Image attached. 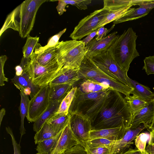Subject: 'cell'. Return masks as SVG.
I'll return each instance as SVG.
<instances>
[{
  "label": "cell",
  "mask_w": 154,
  "mask_h": 154,
  "mask_svg": "<svg viewBox=\"0 0 154 154\" xmlns=\"http://www.w3.org/2000/svg\"><path fill=\"white\" fill-rule=\"evenodd\" d=\"M116 141L103 138H97L89 140L84 144L90 147H111Z\"/></svg>",
  "instance_id": "cell-36"
},
{
  "label": "cell",
  "mask_w": 154,
  "mask_h": 154,
  "mask_svg": "<svg viewBox=\"0 0 154 154\" xmlns=\"http://www.w3.org/2000/svg\"><path fill=\"white\" fill-rule=\"evenodd\" d=\"M145 150L149 154H154V143L148 142V144L146 146Z\"/></svg>",
  "instance_id": "cell-47"
},
{
  "label": "cell",
  "mask_w": 154,
  "mask_h": 154,
  "mask_svg": "<svg viewBox=\"0 0 154 154\" xmlns=\"http://www.w3.org/2000/svg\"><path fill=\"white\" fill-rule=\"evenodd\" d=\"M74 85L72 84H63L49 85L50 102L61 103Z\"/></svg>",
  "instance_id": "cell-23"
},
{
  "label": "cell",
  "mask_w": 154,
  "mask_h": 154,
  "mask_svg": "<svg viewBox=\"0 0 154 154\" xmlns=\"http://www.w3.org/2000/svg\"><path fill=\"white\" fill-rule=\"evenodd\" d=\"M66 30L65 28L57 33L51 37L49 39L47 44L44 46H42L39 43H38L35 49V52H39L42 51L47 48L55 46L59 42V40Z\"/></svg>",
  "instance_id": "cell-35"
},
{
  "label": "cell",
  "mask_w": 154,
  "mask_h": 154,
  "mask_svg": "<svg viewBox=\"0 0 154 154\" xmlns=\"http://www.w3.org/2000/svg\"><path fill=\"white\" fill-rule=\"evenodd\" d=\"M22 68L32 82L41 87L49 85L62 67L58 63L51 65L43 66L30 60Z\"/></svg>",
  "instance_id": "cell-6"
},
{
  "label": "cell",
  "mask_w": 154,
  "mask_h": 154,
  "mask_svg": "<svg viewBox=\"0 0 154 154\" xmlns=\"http://www.w3.org/2000/svg\"><path fill=\"white\" fill-rule=\"evenodd\" d=\"M57 47V62L65 68L79 69L88 51L82 40L62 41Z\"/></svg>",
  "instance_id": "cell-5"
},
{
  "label": "cell",
  "mask_w": 154,
  "mask_h": 154,
  "mask_svg": "<svg viewBox=\"0 0 154 154\" xmlns=\"http://www.w3.org/2000/svg\"><path fill=\"white\" fill-rule=\"evenodd\" d=\"M128 128L120 127L92 130L90 132L89 140L97 138H103L110 140H117L121 138Z\"/></svg>",
  "instance_id": "cell-19"
},
{
  "label": "cell",
  "mask_w": 154,
  "mask_h": 154,
  "mask_svg": "<svg viewBox=\"0 0 154 154\" xmlns=\"http://www.w3.org/2000/svg\"><path fill=\"white\" fill-rule=\"evenodd\" d=\"M153 102L154 105V98L153 100ZM150 132H154V116L152 123L149 126L148 129H147Z\"/></svg>",
  "instance_id": "cell-51"
},
{
  "label": "cell",
  "mask_w": 154,
  "mask_h": 154,
  "mask_svg": "<svg viewBox=\"0 0 154 154\" xmlns=\"http://www.w3.org/2000/svg\"><path fill=\"white\" fill-rule=\"evenodd\" d=\"M94 62L108 75L127 85V72L124 71L108 51L90 57Z\"/></svg>",
  "instance_id": "cell-7"
},
{
  "label": "cell",
  "mask_w": 154,
  "mask_h": 154,
  "mask_svg": "<svg viewBox=\"0 0 154 154\" xmlns=\"http://www.w3.org/2000/svg\"><path fill=\"white\" fill-rule=\"evenodd\" d=\"M58 1L56 9L59 14L60 15H62L65 11V8L67 4L64 0H50L49 1L54 2Z\"/></svg>",
  "instance_id": "cell-45"
},
{
  "label": "cell",
  "mask_w": 154,
  "mask_h": 154,
  "mask_svg": "<svg viewBox=\"0 0 154 154\" xmlns=\"http://www.w3.org/2000/svg\"><path fill=\"white\" fill-rule=\"evenodd\" d=\"M61 154H64V152L62 153Z\"/></svg>",
  "instance_id": "cell-55"
},
{
  "label": "cell",
  "mask_w": 154,
  "mask_h": 154,
  "mask_svg": "<svg viewBox=\"0 0 154 154\" xmlns=\"http://www.w3.org/2000/svg\"><path fill=\"white\" fill-rule=\"evenodd\" d=\"M110 90L85 93L81 91L77 88L69 113H80L88 118L92 123L103 106Z\"/></svg>",
  "instance_id": "cell-4"
},
{
  "label": "cell",
  "mask_w": 154,
  "mask_h": 154,
  "mask_svg": "<svg viewBox=\"0 0 154 154\" xmlns=\"http://www.w3.org/2000/svg\"><path fill=\"white\" fill-rule=\"evenodd\" d=\"M89 79L108 85L113 89L125 95L126 97L129 96L134 90L130 86L122 83L110 76L96 77Z\"/></svg>",
  "instance_id": "cell-22"
},
{
  "label": "cell",
  "mask_w": 154,
  "mask_h": 154,
  "mask_svg": "<svg viewBox=\"0 0 154 154\" xmlns=\"http://www.w3.org/2000/svg\"><path fill=\"white\" fill-rule=\"evenodd\" d=\"M150 134L147 133H142L137 135L134 140L136 147L141 153L145 150L147 141H149Z\"/></svg>",
  "instance_id": "cell-37"
},
{
  "label": "cell",
  "mask_w": 154,
  "mask_h": 154,
  "mask_svg": "<svg viewBox=\"0 0 154 154\" xmlns=\"http://www.w3.org/2000/svg\"><path fill=\"white\" fill-rule=\"evenodd\" d=\"M58 133L46 122L35 134L34 137L35 144H38L41 142L53 137Z\"/></svg>",
  "instance_id": "cell-30"
},
{
  "label": "cell",
  "mask_w": 154,
  "mask_h": 154,
  "mask_svg": "<svg viewBox=\"0 0 154 154\" xmlns=\"http://www.w3.org/2000/svg\"><path fill=\"white\" fill-rule=\"evenodd\" d=\"M117 33L114 32L98 41L93 39L85 46L88 50L86 54L91 57L107 51L119 36Z\"/></svg>",
  "instance_id": "cell-14"
},
{
  "label": "cell",
  "mask_w": 154,
  "mask_h": 154,
  "mask_svg": "<svg viewBox=\"0 0 154 154\" xmlns=\"http://www.w3.org/2000/svg\"><path fill=\"white\" fill-rule=\"evenodd\" d=\"M64 154H86L84 147L77 145L65 151Z\"/></svg>",
  "instance_id": "cell-43"
},
{
  "label": "cell",
  "mask_w": 154,
  "mask_h": 154,
  "mask_svg": "<svg viewBox=\"0 0 154 154\" xmlns=\"http://www.w3.org/2000/svg\"><path fill=\"white\" fill-rule=\"evenodd\" d=\"M137 37L132 28L129 27L119 35L107 50L121 69L126 72L133 60L140 56L136 48Z\"/></svg>",
  "instance_id": "cell-3"
},
{
  "label": "cell",
  "mask_w": 154,
  "mask_h": 154,
  "mask_svg": "<svg viewBox=\"0 0 154 154\" xmlns=\"http://www.w3.org/2000/svg\"><path fill=\"white\" fill-rule=\"evenodd\" d=\"M62 131H60L53 137L39 143L36 149L38 153L42 154H50L60 137Z\"/></svg>",
  "instance_id": "cell-29"
},
{
  "label": "cell",
  "mask_w": 154,
  "mask_h": 154,
  "mask_svg": "<svg viewBox=\"0 0 154 154\" xmlns=\"http://www.w3.org/2000/svg\"><path fill=\"white\" fill-rule=\"evenodd\" d=\"M79 74L80 80L96 77L110 76L99 67L87 54L79 68Z\"/></svg>",
  "instance_id": "cell-15"
},
{
  "label": "cell",
  "mask_w": 154,
  "mask_h": 154,
  "mask_svg": "<svg viewBox=\"0 0 154 154\" xmlns=\"http://www.w3.org/2000/svg\"><path fill=\"white\" fill-rule=\"evenodd\" d=\"M39 37H33L29 35L27 37L25 44L22 48L23 57L27 60H30V57L38 43Z\"/></svg>",
  "instance_id": "cell-34"
},
{
  "label": "cell",
  "mask_w": 154,
  "mask_h": 154,
  "mask_svg": "<svg viewBox=\"0 0 154 154\" xmlns=\"http://www.w3.org/2000/svg\"><path fill=\"white\" fill-rule=\"evenodd\" d=\"M115 24H113L112 27L109 29L104 27V26L100 27L97 29V34L95 39L97 41H98L106 35L114 27Z\"/></svg>",
  "instance_id": "cell-44"
},
{
  "label": "cell",
  "mask_w": 154,
  "mask_h": 154,
  "mask_svg": "<svg viewBox=\"0 0 154 154\" xmlns=\"http://www.w3.org/2000/svg\"><path fill=\"white\" fill-rule=\"evenodd\" d=\"M77 82L79 83L76 86L78 89L83 93L106 91L113 90L108 85L90 79H80Z\"/></svg>",
  "instance_id": "cell-21"
},
{
  "label": "cell",
  "mask_w": 154,
  "mask_h": 154,
  "mask_svg": "<svg viewBox=\"0 0 154 154\" xmlns=\"http://www.w3.org/2000/svg\"><path fill=\"white\" fill-rule=\"evenodd\" d=\"M154 116L153 100L133 116L129 128H136L142 123L147 129L152 122Z\"/></svg>",
  "instance_id": "cell-16"
},
{
  "label": "cell",
  "mask_w": 154,
  "mask_h": 154,
  "mask_svg": "<svg viewBox=\"0 0 154 154\" xmlns=\"http://www.w3.org/2000/svg\"><path fill=\"white\" fill-rule=\"evenodd\" d=\"M127 80L129 86L134 89L131 94L138 96L148 103L153 100L154 93L149 88L132 79L128 76L127 77Z\"/></svg>",
  "instance_id": "cell-24"
},
{
  "label": "cell",
  "mask_w": 154,
  "mask_h": 154,
  "mask_svg": "<svg viewBox=\"0 0 154 154\" xmlns=\"http://www.w3.org/2000/svg\"><path fill=\"white\" fill-rule=\"evenodd\" d=\"M138 0H104L103 8L109 11H115L137 2Z\"/></svg>",
  "instance_id": "cell-33"
},
{
  "label": "cell",
  "mask_w": 154,
  "mask_h": 154,
  "mask_svg": "<svg viewBox=\"0 0 154 154\" xmlns=\"http://www.w3.org/2000/svg\"><path fill=\"white\" fill-rule=\"evenodd\" d=\"M20 91L21 100L19 110L21 117V123L20 130V140H21L22 136L26 133L24 122L25 117H26L28 114L29 100L28 95L25 94L21 91Z\"/></svg>",
  "instance_id": "cell-28"
},
{
  "label": "cell",
  "mask_w": 154,
  "mask_h": 154,
  "mask_svg": "<svg viewBox=\"0 0 154 154\" xmlns=\"http://www.w3.org/2000/svg\"><path fill=\"white\" fill-rule=\"evenodd\" d=\"M109 11L103 8L94 11L79 22L69 37L72 40H77L87 36L94 31Z\"/></svg>",
  "instance_id": "cell-8"
},
{
  "label": "cell",
  "mask_w": 154,
  "mask_h": 154,
  "mask_svg": "<svg viewBox=\"0 0 154 154\" xmlns=\"http://www.w3.org/2000/svg\"><path fill=\"white\" fill-rule=\"evenodd\" d=\"M97 29L94 31L82 40L85 46L93 39L94 37L97 35Z\"/></svg>",
  "instance_id": "cell-46"
},
{
  "label": "cell",
  "mask_w": 154,
  "mask_h": 154,
  "mask_svg": "<svg viewBox=\"0 0 154 154\" xmlns=\"http://www.w3.org/2000/svg\"><path fill=\"white\" fill-rule=\"evenodd\" d=\"M79 69L61 68L49 83L50 86L63 84H75L80 80Z\"/></svg>",
  "instance_id": "cell-20"
},
{
  "label": "cell",
  "mask_w": 154,
  "mask_h": 154,
  "mask_svg": "<svg viewBox=\"0 0 154 154\" xmlns=\"http://www.w3.org/2000/svg\"><path fill=\"white\" fill-rule=\"evenodd\" d=\"M141 154H149L148 153L146 150H145L144 152L142 153Z\"/></svg>",
  "instance_id": "cell-53"
},
{
  "label": "cell",
  "mask_w": 154,
  "mask_h": 154,
  "mask_svg": "<svg viewBox=\"0 0 154 154\" xmlns=\"http://www.w3.org/2000/svg\"><path fill=\"white\" fill-rule=\"evenodd\" d=\"M143 62L142 69L144 70L148 75L154 74V55L145 57Z\"/></svg>",
  "instance_id": "cell-39"
},
{
  "label": "cell",
  "mask_w": 154,
  "mask_h": 154,
  "mask_svg": "<svg viewBox=\"0 0 154 154\" xmlns=\"http://www.w3.org/2000/svg\"><path fill=\"white\" fill-rule=\"evenodd\" d=\"M69 113L70 128L83 145L89 140L90 132L92 130L91 121L88 118L80 113L74 112Z\"/></svg>",
  "instance_id": "cell-10"
},
{
  "label": "cell",
  "mask_w": 154,
  "mask_h": 154,
  "mask_svg": "<svg viewBox=\"0 0 154 154\" xmlns=\"http://www.w3.org/2000/svg\"><path fill=\"white\" fill-rule=\"evenodd\" d=\"M86 154H110L111 147H90L85 144L82 146Z\"/></svg>",
  "instance_id": "cell-38"
},
{
  "label": "cell",
  "mask_w": 154,
  "mask_h": 154,
  "mask_svg": "<svg viewBox=\"0 0 154 154\" xmlns=\"http://www.w3.org/2000/svg\"><path fill=\"white\" fill-rule=\"evenodd\" d=\"M143 124L136 128L128 127L122 137L116 141L111 146L110 154H121L132 145L133 141L143 130L145 128Z\"/></svg>",
  "instance_id": "cell-11"
},
{
  "label": "cell",
  "mask_w": 154,
  "mask_h": 154,
  "mask_svg": "<svg viewBox=\"0 0 154 154\" xmlns=\"http://www.w3.org/2000/svg\"><path fill=\"white\" fill-rule=\"evenodd\" d=\"M6 130L7 133L10 134L11 137L14 150V154H21L20 146V144H18L17 142L12 129L9 127H8L6 128Z\"/></svg>",
  "instance_id": "cell-42"
},
{
  "label": "cell",
  "mask_w": 154,
  "mask_h": 154,
  "mask_svg": "<svg viewBox=\"0 0 154 154\" xmlns=\"http://www.w3.org/2000/svg\"><path fill=\"white\" fill-rule=\"evenodd\" d=\"M11 81L20 91L29 96L31 99L37 93L41 88L34 84L24 71L21 75H15Z\"/></svg>",
  "instance_id": "cell-17"
},
{
  "label": "cell",
  "mask_w": 154,
  "mask_h": 154,
  "mask_svg": "<svg viewBox=\"0 0 154 154\" xmlns=\"http://www.w3.org/2000/svg\"><path fill=\"white\" fill-rule=\"evenodd\" d=\"M77 145H83L73 134L69 124L62 131L60 137L50 154H61Z\"/></svg>",
  "instance_id": "cell-12"
},
{
  "label": "cell",
  "mask_w": 154,
  "mask_h": 154,
  "mask_svg": "<svg viewBox=\"0 0 154 154\" xmlns=\"http://www.w3.org/2000/svg\"><path fill=\"white\" fill-rule=\"evenodd\" d=\"M128 103L133 116L146 106L148 103L138 96L133 95L125 98Z\"/></svg>",
  "instance_id": "cell-31"
},
{
  "label": "cell",
  "mask_w": 154,
  "mask_h": 154,
  "mask_svg": "<svg viewBox=\"0 0 154 154\" xmlns=\"http://www.w3.org/2000/svg\"><path fill=\"white\" fill-rule=\"evenodd\" d=\"M150 138L149 142H152L154 143V132H150Z\"/></svg>",
  "instance_id": "cell-52"
},
{
  "label": "cell",
  "mask_w": 154,
  "mask_h": 154,
  "mask_svg": "<svg viewBox=\"0 0 154 154\" xmlns=\"http://www.w3.org/2000/svg\"><path fill=\"white\" fill-rule=\"evenodd\" d=\"M132 117L125 98L118 91L111 90L103 106L92 123V130L129 127Z\"/></svg>",
  "instance_id": "cell-1"
},
{
  "label": "cell",
  "mask_w": 154,
  "mask_h": 154,
  "mask_svg": "<svg viewBox=\"0 0 154 154\" xmlns=\"http://www.w3.org/2000/svg\"><path fill=\"white\" fill-rule=\"evenodd\" d=\"M16 75L19 76L21 75L23 73V70L22 67L20 65L17 66L15 67Z\"/></svg>",
  "instance_id": "cell-49"
},
{
  "label": "cell",
  "mask_w": 154,
  "mask_h": 154,
  "mask_svg": "<svg viewBox=\"0 0 154 154\" xmlns=\"http://www.w3.org/2000/svg\"><path fill=\"white\" fill-rule=\"evenodd\" d=\"M5 114V110L4 108L2 109L0 112V126H1L2 119Z\"/></svg>",
  "instance_id": "cell-50"
},
{
  "label": "cell",
  "mask_w": 154,
  "mask_h": 154,
  "mask_svg": "<svg viewBox=\"0 0 154 154\" xmlns=\"http://www.w3.org/2000/svg\"><path fill=\"white\" fill-rule=\"evenodd\" d=\"M36 154H40V153H37Z\"/></svg>",
  "instance_id": "cell-54"
},
{
  "label": "cell",
  "mask_w": 154,
  "mask_h": 154,
  "mask_svg": "<svg viewBox=\"0 0 154 154\" xmlns=\"http://www.w3.org/2000/svg\"><path fill=\"white\" fill-rule=\"evenodd\" d=\"M70 114L63 115L56 113L46 122L56 132L58 133L69 124Z\"/></svg>",
  "instance_id": "cell-27"
},
{
  "label": "cell",
  "mask_w": 154,
  "mask_h": 154,
  "mask_svg": "<svg viewBox=\"0 0 154 154\" xmlns=\"http://www.w3.org/2000/svg\"><path fill=\"white\" fill-rule=\"evenodd\" d=\"M30 59L43 66H50L57 63H58L57 45L48 48L42 51H34L30 57Z\"/></svg>",
  "instance_id": "cell-18"
},
{
  "label": "cell",
  "mask_w": 154,
  "mask_h": 154,
  "mask_svg": "<svg viewBox=\"0 0 154 154\" xmlns=\"http://www.w3.org/2000/svg\"><path fill=\"white\" fill-rule=\"evenodd\" d=\"M49 88V85L41 87L37 93L29 100L26 117L29 122H34L47 109L50 103Z\"/></svg>",
  "instance_id": "cell-9"
},
{
  "label": "cell",
  "mask_w": 154,
  "mask_h": 154,
  "mask_svg": "<svg viewBox=\"0 0 154 154\" xmlns=\"http://www.w3.org/2000/svg\"><path fill=\"white\" fill-rule=\"evenodd\" d=\"M141 152L136 147L134 149L130 148L121 154H141Z\"/></svg>",
  "instance_id": "cell-48"
},
{
  "label": "cell",
  "mask_w": 154,
  "mask_h": 154,
  "mask_svg": "<svg viewBox=\"0 0 154 154\" xmlns=\"http://www.w3.org/2000/svg\"><path fill=\"white\" fill-rule=\"evenodd\" d=\"M140 1V0H138L137 2L135 3L131 4L116 10L109 11L94 29V31L122 17L128 12L133 6L138 5Z\"/></svg>",
  "instance_id": "cell-26"
},
{
  "label": "cell",
  "mask_w": 154,
  "mask_h": 154,
  "mask_svg": "<svg viewBox=\"0 0 154 154\" xmlns=\"http://www.w3.org/2000/svg\"><path fill=\"white\" fill-rule=\"evenodd\" d=\"M7 59L5 55H2L0 57V86L5 85L4 82H8V79L5 76L4 72V66L5 63Z\"/></svg>",
  "instance_id": "cell-41"
},
{
  "label": "cell",
  "mask_w": 154,
  "mask_h": 154,
  "mask_svg": "<svg viewBox=\"0 0 154 154\" xmlns=\"http://www.w3.org/2000/svg\"><path fill=\"white\" fill-rule=\"evenodd\" d=\"M61 103L50 102L46 110L41 114L38 119L34 122L33 130L37 132L43 125L58 111Z\"/></svg>",
  "instance_id": "cell-25"
},
{
  "label": "cell",
  "mask_w": 154,
  "mask_h": 154,
  "mask_svg": "<svg viewBox=\"0 0 154 154\" xmlns=\"http://www.w3.org/2000/svg\"><path fill=\"white\" fill-rule=\"evenodd\" d=\"M77 89V86H73L61 102L58 109L56 113L63 115H67L69 113V109Z\"/></svg>",
  "instance_id": "cell-32"
},
{
  "label": "cell",
  "mask_w": 154,
  "mask_h": 154,
  "mask_svg": "<svg viewBox=\"0 0 154 154\" xmlns=\"http://www.w3.org/2000/svg\"><path fill=\"white\" fill-rule=\"evenodd\" d=\"M47 0H26L17 7L7 17L2 28L0 35L11 28L19 32L22 38L29 35L35 22L37 11Z\"/></svg>",
  "instance_id": "cell-2"
},
{
  "label": "cell",
  "mask_w": 154,
  "mask_h": 154,
  "mask_svg": "<svg viewBox=\"0 0 154 154\" xmlns=\"http://www.w3.org/2000/svg\"><path fill=\"white\" fill-rule=\"evenodd\" d=\"M68 4L75 6L80 10L87 9L88 6L91 3V0H64Z\"/></svg>",
  "instance_id": "cell-40"
},
{
  "label": "cell",
  "mask_w": 154,
  "mask_h": 154,
  "mask_svg": "<svg viewBox=\"0 0 154 154\" xmlns=\"http://www.w3.org/2000/svg\"><path fill=\"white\" fill-rule=\"evenodd\" d=\"M137 8H131L123 16L113 21L114 24L136 20L147 15L154 8V0H141Z\"/></svg>",
  "instance_id": "cell-13"
}]
</instances>
